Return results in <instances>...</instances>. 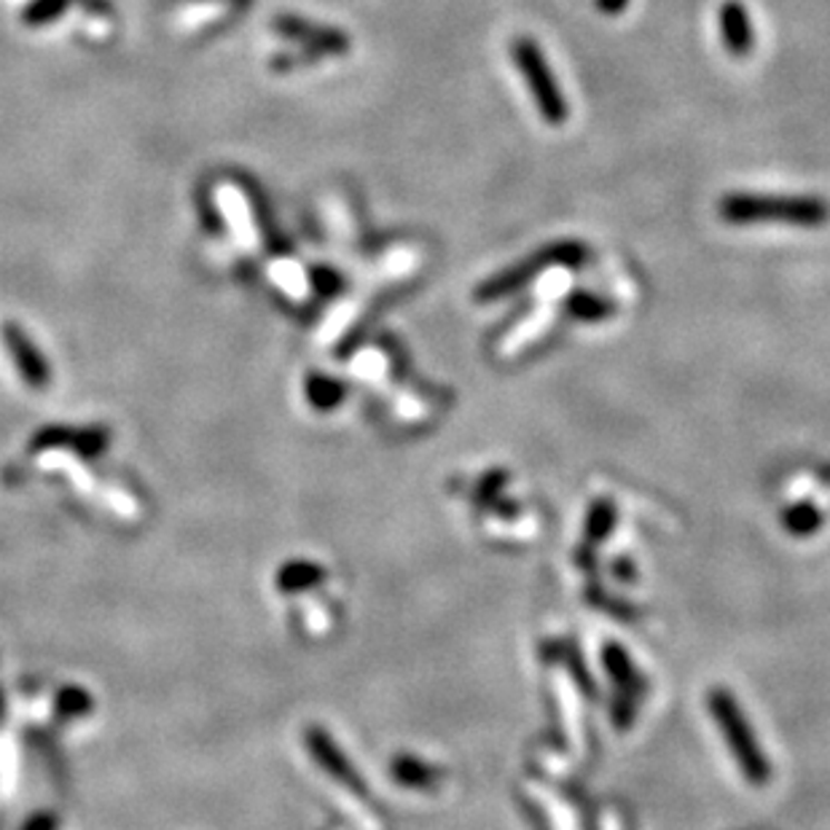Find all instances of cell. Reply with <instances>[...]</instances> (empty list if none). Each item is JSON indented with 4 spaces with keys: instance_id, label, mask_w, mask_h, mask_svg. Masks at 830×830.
<instances>
[{
    "instance_id": "8",
    "label": "cell",
    "mask_w": 830,
    "mask_h": 830,
    "mask_svg": "<svg viewBox=\"0 0 830 830\" xmlns=\"http://www.w3.org/2000/svg\"><path fill=\"white\" fill-rule=\"evenodd\" d=\"M89 710H91V699L78 689H65L62 696L57 699V712H60L62 717L87 715Z\"/></svg>"
},
{
    "instance_id": "6",
    "label": "cell",
    "mask_w": 830,
    "mask_h": 830,
    "mask_svg": "<svg viewBox=\"0 0 830 830\" xmlns=\"http://www.w3.org/2000/svg\"><path fill=\"white\" fill-rule=\"evenodd\" d=\"M318 578H320L318 567L302 565V562H296V565H287L285 570L280 573V589H283V592H299V589H304V586L315 584Z\"/></svg>"
},
{
    "instance_id": "10",
    "label": "cell",
    "mask_w": 830,
    "mask_h": 830,
    "mask_svg": "<svg viewBox=\"0 0 830 830\" xmlns=\"http://www.w3.org/2000/svg\"><path fill=\"white\" fill-rule=\"evenodd\" d=\"M626 3H629V0H599V9H603L605 14H616V11L624 9Z\"/></svg>"
},
{
    "instance_id": "1",
    "label": "cell",
    "mask_w": 830,
    "mask_h": 830,
    "mask_svg": "<svg viewBox=\"0 0 830 830\" xmlns=\"http://www.w3.org/2000/svg\"><path fill=\"white\" fill-rule=\"evenodd\" d=\"M725 224H790L822 226L830 205L820 197H774V194H729L717 205Z\"/></svg>"
},
{
    "instance_id": "3",
    "label": "cell",
    "mask_w": 830,
    "mask_h": 830,
    "mask_svg": "<svg viewBox=\"0 0 830 830\" xmlns=\"http://www.w3.org/2000/svg\"><path fill=\"white\" fill-rule=\"evenodd\" d=\"M511 57L516 68H519L521 78H525L538 114L544 116V121L551 124V127H562V124L567 121V116H570V110H567V100L565 95H562L557 76L548 68V60L544 51H540V46L529 36H519L511 43Z\"/></svg>"
},
{
    "instance_id": "5",
    "label": "cell",
    "mask_w": 830,
    "mask_h": 830,
    "mask_svg": "<svg viewBox=\"0 0 830 830\" xmlns=\"http://www.w3.org/2000/svg\"><path fill=\"white\" fill-rule=\"evenodd\" d=\"M565 310L578 320H605L613 312V304L605 302L603 296H594V293L578 291V293H573L570 299H567Z\"/></svg>"
},
{
    "instance_id": "9",
    "label": "cell",
    "mask_w": 830,
    "mask_h": 830,
    "mask_svg": "<svg viewBox=\"0 0 830 830\" xmlns=\"http://www.w3.org/2000/svg\"><path fill=\"white\" fill-rule=\"evenodd\" d=\"M57 828V817L55 814H36L32 820H28V826L22 830H55Z\"/></svg>"
},
{
    "instance_id": "4",
    "label": "cell",
    "mask_w": 830,
    "mask_h": 830,
    "mask_svg": "<svg viewBox=\"0 0 830 830\" xmlns=\"http://www.w3.org/2000/svg\"><path fill=\"white\" fill-rule=\"evenodd\" d=\"M717 28H721L723 46L734 57H748L755 49L753 19L742 0H723L717 9Z\"/></svg>"
},
{
    "instance_id": "2",
    "label": "cell",
    "mask_w": 830,
    "mask_h": 830,
    "mask_svg": "<svg viewBox=\"0 0 830 830\" xmlns=\"http://www.w3.org/2000/svg\"><path fill=\"white\" fill-rule=\"evenodd\" d=\"M586 258H589V247L580 245V242H573V240L551 242V245L529 253L525 261H519V264L502 270L498 277L487 280V283L479 285L476 299H479V302H498V299L511 296V293L519 291V287L533 283V280L538 277L544 270H548V266H580Z\"/></svg>"
},
{
    "instance_id": "7",
    "label": "cell",
    "mask_w": 830,
    "mask_h": 830,
    "mask_svg": "<svg viewBox=\"0 0 830 830\" xmlns=\"http://www.w3.org/2000/svg\"><path fill=\"white\" fill-rule=\"evenodd\" d=\"M11 348H14V355L19 358V363H22V371H25V377L30 379V384H38V388H43L46 369L41 365V361H32V352H30L28 344L22 342V336H11Z\"/></svg>"
}]
</instances>
